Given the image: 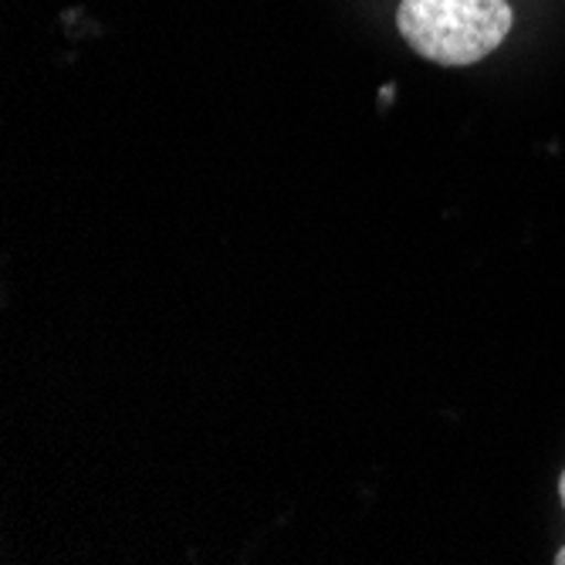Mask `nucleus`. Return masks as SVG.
I'll list each match as a JSON object with an SVG mask.
<instances>
[{"label": "nucleus", "mask_w": 565, "mask_h": 565, "mask_svg": "<svg viewBox=\"0 0 565 565\" xmlns=\"http://www.w3.org/2000/svg\"><path fill=\"white\" fill-rule=\"evenodd\" d=\"M515 14L508 0H399L396 28L420 58L465 68L488 58L508 38Z\"/></svg>", "instance_id": "obj_1"}, {"label": "nucleus", "mask_w": 565, "mask_h": 565, "mask_svg": "<svg viewBox=\"0 0 565 565\" xmlns=\"http://www.w3.org/2000/svg\"><path fill=\"white\" fill-rule=\"evenodd\" d=\"M558 494H562V504H565V471H562V478H558Z\"/></svg>", "instance_id": "obj_2"}, {"label": "nucleus", "mask_w": 565, "mask_h": 565, "mask_svg": "<svg viewBox=\"0 0 565 565\" xmlns=\"http://www.w3.org/2000/svg\"><path fill=\"white\" fill-rule=\"evenodd\" d=\"M555 562H558V565H565V548H558V555H555Z\"/></svg>", "instance_id": "obj_3"}]
</instances>
